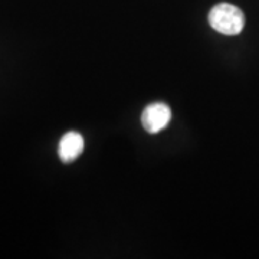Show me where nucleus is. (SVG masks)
Wrapping results in <instances>:
<instances>
[{
    "label": "nucleus",
    "instance_id": "nucleus-1",
    "mask_svg": "<svg viewBox=\"0 0 259 259\" xmlns=\"http://www.w3.org/2000/svg\"><path fill=\"white\" fill-rule=\"evenodd\" d=\"M209 25L216 32L226 35V36H235L239 35L245 28V15L238 6L231 3H219L213 6L209 12Z\"/></svg>",
    "mask_w": 259,
    "mask_h": 259
},
{
    "label": "nucleus",
    "instance_id": "nucleus-2",
    "mask_svg": "<svg viewBox=\"0 0 259 259\" xmlns=\"http://www.w3.org/2000/svg\"><path fill=\"white\" fill-rule=\"evenodd\" d=\"M171 120V110L164 102H154L144 108L141 114V122L146 131L156 134L164 130Z\"/></svg>",
    "mask_w": 259,
    "mask_h": 259
},
{
    "label": "nucleus",
    "instance_id": "nucleus-3",
    "mask_svg": "<svg viewBox=\"0 0 259 259\" xmlns=\"http://www.w3.org/2000/svg\"><path fill=\"white\" fill-rule=\"evenodd\" d=\"M85 141L83 137L76 131H69L59 141L58 154L64 163H72L82 154Z\"/></svg>",
    "mask_w": 259,
    "mask_h": 259
}]
</instances>
